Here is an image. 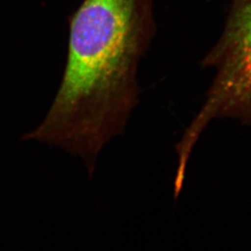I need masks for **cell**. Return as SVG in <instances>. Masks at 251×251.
Wrapping results in <instances>:
<instances>
[{
  "label": "cell",
  "instance_id": "6da1fadb",
  "mask_svg": "<svg viewBox=\"0 0 251 251\" xmlns=\"http://www.w3.org/2000/svg\"><path fill=\"white\" fill-rule=\"evenodd\" d=\"M60 87L42 123L23 140L58 146L92 176L139 101L138 67L155 33L152 0H84L70 18Z\"/></svg>",
  "mask_w": 251,
  "mask_h": 251
},
{
  "label": "cell",
  "instance_id": "7a4b0ae2",
  "mask_svg": "<svg viewBox=\"0 0 251 251\" xmlns=\"http://www.w3.org/2000/svg\"><path fill=\"white\" fill-rule=\"evenodd\" d=\"M215 70L206 101L176 145L178 166L185 168L209 122L233 118L251 125V0H233L221 37L202 62Z\"/></svg>",
  "mask_w": 251,
  "mask_h": 251
}]
</instances>
